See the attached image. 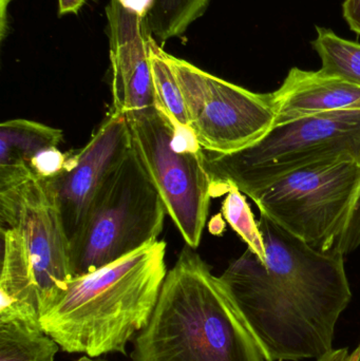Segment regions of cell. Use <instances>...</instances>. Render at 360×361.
<instances>
[{"instance_id": "1", "label": "cell", "mask_w": 360, "mask_h": 361, "mask_svg": "<svg viewBox=\"0 0 360 361\" xmlns=\"http://www.w3.org/2000/svg\"><path fill=\"white\" fill-rule=\"evenodd\" d=\"M266 262L251 250L220 276L266 361L318 360L333 351L351 299L345 259L323 252L260 214Z\"/></svg>"}, {"instance_id": "2", "label": "cell", "mask_w": 360, "mask_h": 361, "mask_svg": "<svg viewBox=\"0 0 360 361\" xmlns=\"http://www.w3.org/2000/svg\"><path fill=\"white\" fill-rule=\"evenodd\" d=\"M165 254L166 243L158 240L73 278L40 317L42 330L68 353L125 355L158 302L167 274Z\"/></svg>"}, {"instance_id": "3", "label": "cell", "mask_w": 360, "mask_h": 361, "mask_svg": "<svg viewBox=\"0 0 360 361\" xmlns=\"http://www.w3.org/2000/svg\"><path fill=\"white\" fill-rule=\"evenodd\" d=\"M133 361H266L219 277L185 247L161 288Z\"/></svg>"}, {"instance_id": "4", "label": "cell", "mask_w": 360, "mask_h": 361, "mask_svg": "<svg viewBox=\"0 0 360 361\" xmlns=\"http://www.w3.org/2000/svg\"><path fill=\"white\" fill-rule=\"evenodd\" d=\"M0 313L39 319L73 279L68 241L46 180L0 184Z\"/></svg>"}, {"instance_id": "5", "label": "cell", "mask_w": 360, "mask_h": 361, "mask_svg": "<svg viewBox=\"0 0 360 361\" xmlns=\"http://www.w3.org/2000/svg\"><path fill=\"white\" fill-rule=\"evenodd\" d=\"M203 152L213 197L226 193L230 185L249 197L300 169L334 163L360 164V109L276 125L257 143L232 154Z\"/></svg>"}, {"instance_id": "6", "label": "cell", "mask_w": 360, "mask_h": 361, "mask_svg": "<svg viewBox=\"0 0 360 361\" xmlns=\"http://www.w3.org/2000/svg\"><path fill=\"white\" fill-rule=\"evenodd\" d=\"M131 147L190 247L200 244L213 199L204 152L190 128L156 107L126 116Z\"/></svg>"}, {"instance_id": "7", "label": "cell", "mask_w": 360, "mask_h": 361, "mask_svg": "<svg viewBox=\"0 0 360 361\" xmlns=\"http://www.w3.org/2000/svg\"><path fill=\"white\" fill-rule=\"evenodd\" d=\"M164 204L131 147L68 246L72 277L87 275L158 241Z\"/></svg>"}, {"instance_id": "8", "label": "cell", "mask_w": 360, "mask_h": 361, "mask_svg": "<svg viewBox=\"0 0 360 361\" xmlns=\"http://www.w3.org/2000/svg\"><path fill=\"white\" fill-rule=\"evenodd\" d=\"M360 188V164L316 165L285 176L251 199L281 228L330 252L342 235Z\"/></svg>"}, {"instance_id": "9", "label": "cell", "mask_w": 360, "mask_h": 361, "mask_svg": "<svg viewBox=\"0 0 360 361\" xmlns=\"http://www.w3.org/2000/svg\"><path fill=\"white\" fill-rule=\"evenodd\" d=\"M166 59L183 94L190 130L203 149L232 154L274 128L270 93L252 92L168 53Z\"/></svg>"}, {"instance_id": "10", "label": "cell", "mask_w": 360, "mask_h": 361, "mask_svg": "<svg viewBox=\"0 0 360 361\" xmlns=\"http://www.w3.org/2000/svg\"><path fill=\"white\" fill-rule=\"evenodd\" d=\"M131 149L126 116L110 114L82 149L66 154L63 169L44 179L54 197L68 246L77 235L101 188Z\"/></svg>"}, {"instance_id": "11", "label": "cell", "mask_w": 360, "mask_h": 361, "mask_svg": "<svg viewBox=\"0 0 360 361\" xmlns=\"http://www.w3.org/2000/svg\"><path fill=\"white\" fill-rule=\"evenodd\" d=\"M111 63V114L128 116L154 107L147 17L110 0L106 8Z\"/></svg>"}, {"instance_id": "12", "label": "cell", "mask_w": 360, "mask_h": 361, "mask_svg": "<svg viewBox=\"0 0 360 361\" xmlns=\"http://www.w3.org/2000/svg\"><path fill=\"white\" fill-rule=\"evenodd\" d=\"M270 99L276 126L316 114L360 109V87L321 70L292 68L283 85L270 93Z\"/></svg>"}, {"instance_id": "13", "label": "cell", "mask_w": 360, "mask_h": 361, "mask_svg": "<svg viewBox=\"0 0 360 361\" xmlns=\"http://www.w3.org/2000/svg\"><path fill=\"white\" fill-rule=\"evenodd\" d=\"M63 139L59 129L29 120L6 121L0 125V183L34 176L36 162ZM35 177V176H34Z\"/></svg>"}, {"instance_id": "14", "label": "cell", "mask_w": 360, "mask_h": 361, "mask_svg": "<svg viewBox=\"0 0 360 361\" xmlns=\"http://www.w3.org/2000/svg\"><path fill=\"white\" fill-rule=\"evenodd\" d=\"M59 349L39 319L0 314V361H54Z\"/></svg>"}, {"instance_id": "15", "label": "cell", "mask_w": 360, "mask_h": 361, "mask_svg": "<svg viewBox=\"0 0 360 361\" xmlns=\"http://www.w3.org/2000/svg\"><path fill=\"white\" fill-rule=\"evenodd\" d=\"M154 107L164 112L175 124L190 128L185 102L175 74L166 59V52L150 36L148 40Z\"/></svg>"}, {"instance_id": "16", "label": "cell", "mask_w": 360, "mask_h": 361, "mask_svg": "<svg viewBox=\"0 0 360 361\" xmlns=\"http://www.w3.org/2000/svg\"><path fill=\"white\" fill-rule=\"evenodd\" d=\"M316 31L312 44L323 63L321 72L360 87V44L325 27H316Z\"/></svg>"}, {"instance_id": "17", "label": "cell", "mask_w": 360, "mask_h": 361, "mask_svg": "<svg viewBox=\"0 0 360 361\" xmlns=\"http://www.w3.org/2000/svg\"><path fill=\"white\" fill-rule=\"evenodd\" d=\"M211 0H154L147 14L152 37L165 42L185 33L202 16Z\"/></svg>"}, {"instance_id": "18", "label": "cell", "mask_w": 360, "mask_h": 361, "mask_svg": "<svg viewBox=\"0 0 360 361\" xmlns=\"http://www.w3.org/2000/svg\"><path fill=\"white\" fill-rule=\"evenodd\" d=\"M244 195L236 186L230 185L226 189V197L222 203V216L247 244V248L262 262H266L263 235Z\"/></svg>"}, {"instance_id": "19", "label": "cell", "mask_w": 360, "mask_h": 361, "mask_svg": "<svg viewBox=\"0 0 360 361\" xmlns=\"http://www.w3.org/2000/svg\"><path fill=\"white\" fill-rule=\"evenodd\" d=\"M360 248V188L354 205L342 235L334 244L332 252L346 256Z\"/></svg>"}, {"instance_id": "20", "label": "cell", "mask_w": 360, "mask_h": 361, "mask_svg": "<svg viewBox=\"0 0 360 361\" xmlns=\"http://www.w3.org/2000/svg\"><path fill=\"white\" fill-rule=\"evenodd\" d=\"M342 13L350 29L360 35V0H345Z\"/></svg>"}, {"instance_id": "21", "label": "cell", "mask_w": 360, "mask_h": 361, "mask_svg": "<svg viewBox=\"0 0 360 361\" xmlns=\"http://www.w3.org/2000/svg\"><path fill=\"white\" fill-rule=\"evenodd\" d=\"M124 8L137 13L139 16L147 17L154 0H118Z\"/></svg>"}, {"instance_id": "22", "label": "cell", "mask_w": 360, "mask_h": 361, "mask_svg": "<svg viewBox=\"0 0 360 361\" xmlns=\"http://www.w3.org/2000/svg\"><path fill=\"white\" fill-rule=\"evenodd\" d=\"M86 0H58V15L63 16L68 13L77 14Z\"/></svg>"}, {"instance_id": "23", "label": "cell", "mask_w": 360, "mask_h": 361, "mask_svg": "<svg viewBox=\"0 0 360 361\" xmlns=\"http://www.w3.org/2000/svg\"><path fill=\"white\" fill-rule=\"evenodd\" d=\"M12 0H0V40L4 42L8 30V6Z\"/></svg>"}, {"instance_id": "24", "label": "cell", "mask_w": 360, "mask_h": 361, "mask_svg": "<svg viewBox=\"0 0 360 361\" xmlns=\"http://www.w3.org/2000/svg\"><path fill=\"white\" fill-rule=\"evenodd\" d=\"M350 360L351 353H349V350L345 348V349H334L333 351L325 354L316 361H350Z\"/></svg>"}, {"instance_id": "25", "label": "cell", "mask_w": 360, "mask_h": 361, "mask_svg": "<svg viewBox=\"0 0 360 361\" xmlns=\"http://www.w3.org/2000/svg\"><path fill=\"white\" fill-rule=\"evenodd\" d=\"M357 356H359V349H355L354 351L351 353V360L350 361H356L357 360Z\"/></svg>"}, {"instance_id": "26", "label": "cell", "mask_w": 360, "mask_h": 361, "mask_svg": "<svg viewBox=\"0 0 360 361\" xmlns=\"http://www.w3.org/2000/svg\"><path fill=\"white\" fill-rule=\"evenodd\" d=\"M77 361H95L93 360V358L88 357V356H82V357H80V360Z\"/></svg>"}, {"instance_id": "27", "label": "cell", "mask_w": 360, "mask_h": 361, "mask_svg": "<svg viewBox=\"0 0 360 361\" xmlns=\"http://www.w3.org/2000/svg\"><path fill=\"white\" fill-rule=\"evenodd\" d=\"M357 349H359V356H357V360L356 361H360V343H359V347H357Z\"/></svg>"}]
</instances>
